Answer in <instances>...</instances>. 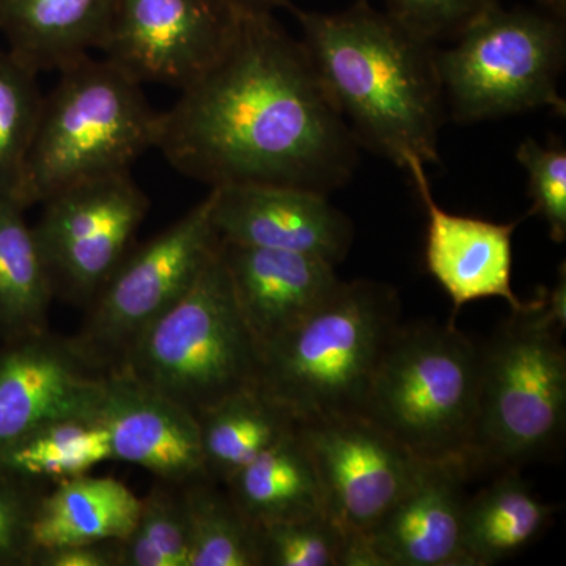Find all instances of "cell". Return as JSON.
<instances>
[{"label": "cell", "instance_id": "1", "mask_svg": "<svg viewBox=\"0 0 566 566\" xmlns=\"http://www.w3.org/2000/svg\"><path fill=\"white\" fill-rule=\"evenodd\" d=\"M357 145L303 41L273 13H243L222 57L159 112L155 148L210 188L263 182L327 196L352 178Z\"/></svg>", "mask_w": 566, "mask_h": 566}, {"label": "cell", "instance_id": "2", "mask_svg": "<svg viewBox=\"0 0 566 566\" xmlns=\"http://www.w3.org/2000/svg\"><path fill=\"white\" fill-rule=\"evenodd\" d=\"M324 87L359 144L403 167L438 163L444 98L433 46L357 0L340 13L290 7Z\"/></svg>", "mask_w": 566, "mask_h": 566}, {"label": "cell", "instance_id": "3", "mask_svg": "<svg viewBox=\"0 0 566 566\" xmlns=\"http://www.w3.org/2000/svg\"><path fill=\"white\" fill-rule=\"evenodd\" d=\"M400 312L398 294L386 283L338 282L304 322L264 346L256 389L296 423L364 416Z\"/></svg>", "mask_w": 566, "mask_h": 566}, {"label": "cell", "instance_id": "4", "mask_svg": "<svg viewBox=\"0 0 566 566\" xmlns=\"http://www.w3.org/2000/svg\"><path fill=\"white\" fill-rule=\"evenodd\" d=\"M144 85L91 55L61 70L44 96L17 199L40 205L66 186L126 172L158 137L159 112Z\"/></svg>", "mask_w": 566, "mask_h": 566}, {"label": "cell", "instance_id": "5", "mask_svg": "<svg viewBox=\"0 0 566 566\" xmlns=\"http://www.w3.org/2000/svg\"><path fill=\"white\" fill-rule=\"evenodd\" d=\"M482 346L457 329L398 327L376 368L364 416L424 461L475 465Z\"/></svg>", "mask_w": 566, "mask_h": 566}, {"label": "cell", "instance_id": "6", "mask_svg": "<svg viewBox=\"0 0 566 566\" xmlns=\"http://www.w3.org/2000/svg\"><path fill=\"white\" fill-rule=\"evenodd\" d=\"M260 360L218 245L180 300L134 342L118 371L199 417L256 389Z\"/></svg>", "mask_w": 566, "mask_h": 566}, {"label": "cell", "instance_id": "7", "mask_svg": "<svg viewBox=\"0 0 566 566\" xmlns=\"http://www.w3.org/2000/svg\"><path fill=\"white\" fill-rule=\"evenodd\" d=\"M564 331L543 294L482 346L475 465L516 469L560 446L566 427Z\"/></svg>", "mask_w": 566, "mask_h": 566}, {"label": "cell", "instance_id": "8", "mask_svg": "<svg viewBox=\"0 0 566 566\" xmlns=\"http://www.w3.org/2000/svg\"><path fill=\"white\" fill-rule=\"evenodd\" d=\"M436 54L442 98L458 122H479L549 107L566 114L558 93L565 65L564 20L501 3L457 33Z\"/></svg>", "mask_w": 566, "mask_h": 566}, {"label": "cell", "instance_id": "9", "mask_svg": "<svg viewBox=\"0 0 566 566\" xmlns=\"http://www.w3.org/2000/svg\"><path fill=\"white\" fill-rule=\"evenodd\" d=\"M219 245L211 222V193L174 226L129 251L88 304L70 337L76 352L103 375L120 370L140 334L180 300Z\"/></svg>", "mask_w": 566, "mask_h": 566}, {"label": "cell", "instance_id": "10", "mask_svg": "<svg viewBox=\"0 0 566 566\" xmlns=\"http://www.w3.org/2000/svg\"><path fill=\"white\" fill-rule=\"evenodd\" d=\"M32 227L55 297L88 307L132 251L150 200L129 170L66 186Z\"/></svg>", "mask_w": 566, "mask_h": 566}, {"label": "cell", "instance_id": "11", "mask_svg": "<svg viewBox=\"0 0 566 566\" xmlns=\"http://www.w3.org/2000/svg\"><path fill=\"white\" fill-rule=\"evenodd\" d=\"M241 17L223 0H117L99 51L140 85L181 92L222 57Z\"/></svg>", "mask_w": 566, "mask_h": 566}, {"label": "cell", "instance_id": "12", "mask_svg": "<svg viewBox=\"0 0 566 566\" xmlns=\"http://www.w3.org/2000/svg\"><path fill=\"white\" fill-rule=\"evenodd\" d=\"M296 428L322 483L327 517L346 538L367 539L423 460L365 416L312 420Z\"/></svg>", "mask_w": 566, "mask_h": 566}, {"label": "cell", "instance_id": "13", "mask_svg": "<svg viewBox=\"0 0 566 566\" xmlns=\"http://www.w3.org/2000/svg\"><path fill=\"white\" fill-rule=\"evenodd\" d=\"M210 193L212 227L227 243L307 253L334 266L352 248V222L324 193L263 182L218 186Z\"/></svg>", "mask_w": 566, "mask_h": 566}, {"label": "cell", "instance_id": "14", "mask_svg": "<svg viewBox=\"0 0 566 566\" xmlns=\"http://www.w3.org/2000/svg\"><path fill=\"white\" fill-rule=\"evenodd\" d=\"M104 379L70 337L46 331L7 342L0 349V450L51 420L95 415Z\"/></svg>", "mask_w": 566, "mask_h": 566}, {"label": "cell", "instance_id": "15", "mask_svg": "<svg viewBox=\"0 0 566 566\" xmlns=\"http://www.w3.org/2000/svg\"><path fill=\"white\" fill-rule=\"evenodd\" d=\"M422 159L406 158L403 169L415 181L428 214L424 264L453 303V319L468 303L501 297L521 314L534 307L512 289L513 233L523 219L497 223L452 214L436 203Z\"/></svg>", "mask_w": 566, "mask_h": 566}, {"label": "cell", "instance_id": "16", "mask_svg": "<svg viewBox=\"0 0 566 566\" xmlns=\"http://www.w3.org/2000/svg\"><path fill=\"white\" fill-rule=\"evenodd\" d=\"M96 415L109 434L112 461L139 465L167 485L207 479L199 420L166 395L117 371L104 379Z\"/></svg>", "mask_w": 566, "mask_h": 566}, {"label": "cell", "instance_id": "17", "mask_svg": "<svg viewBox=\"0 0 566 566\" xmlns=\"http://www.w3.org/2000/svg\"><path fill=\"white\" fill-rule=\"evenodd\" d=\"M463 461H422L411 485L367 535L379 566H469Z\"/></svg>", "mask_w": 566, "mask_h": 566}, {"label": "cell", "instance_id": "18", "mask_svg": "<svg viewBox=\"0 0 566 566\" xmlns=\"http://www.w3.org/2000/svg\"><path fill=\"white\" fill-rule=\"evenodd\" d=\"M219 249L234 300L260 349L304 322L340 282L334 264L307 253L221 240Z\"/></svg>", "mask_w": 566, "mask_h": 566}, {"label": "cell", "instance_id": "19", "mask_svg": "<svg viewBox=\"0 0 566 566\" xmlns=\"http://www.w3.org/2000/svg\"><path fill=\"white\" fill-rule=\"evenodd\" d=\"M117 0H0L9 52L33 73L61 71L99 51Z\"/></svg>", "mask_w": 566, "mask_h": 566}, {"label": "cell", "instance_id": "20", "mask_svg": "<svg viewBox=\"0 0 566 566\" xmlns=\"http://www.w3.org/2000/svg\"><path fill=\"white\" fill-rule=\"evenodd\" d=\"M223 485L256 527L327 516L322 483L296 427Z\"/></svg>", "mask_w": 566, "mask_h": 566}, {"label": "cell", "instance_id": "21", "mask_svg": "<svg viewBox=\"0 0 566 566\" xmlns=\"http://www.w3.org/2000/svg\"><path fill=\"white\" fill-rule=\"evenodd\" d=\"M140 497L112 476H76L44 493L33 521L36 549L76 543L120 542L136 526Z\"/></svg>", "mask_w": 566, "mask_h": 566}, {"label": "cell", "instance_id": "22", "mask_svg": "<svg viewBox=\"0 0 566 566\" xmlns=\"http://www.w3.org/2000/svg\"><path fill=\"white\" fill-rule=\"evenodd\" d=\"M553 506L510 469L465 501L463 551L469 566H488L515 556L549 524Z\"/></svg>", "mask_w": 566, "mask_h": 566}, {"label": "cell", "instance_id": "23", "mask_svg": "<svg viewBox=\"0 0 566 566\" xmlns=\"http://www.w3.org/2000/svg\"><path fill=\"white\" fill-rule=\"evenodd\" d=\"M24 212L13 196H0V337L6 342L46 333L55 297Z\"/></svg>", "mask_w": 566, "mask_h": 566}, {"label": "cell", "instance_id": "24", "mask_svg": "<svg viewBox=\"0 0 566 566\" xmlns=\"http://www.w3.org/2000/svg\"><path fill=\"white\" fill-rule=\"evenodd\" d=\"M197 420L205 472L222 485L296 427L293 417L259 389L233 395Z\"/></svg>", "mask_w": 566, "mask_h": 566}, {"label": "cell", "instance_id": "25", "mask_svg": "<svg viewBox=\"0 0 566 566\" xmlns=\"http://www.w3.org/2000/svg\"><path fill=\"white\" fill-rule=\"evenodd\" d=\"M112 461L109 434L98 415L51 420L0 450V469L40 483L66 482Z\"/></svg>", "mask_w": 566, "mask_h": 566}, {"label": "cell", "instance_id": "26", "mask_svg": "<svg viewBox=\"0 0 566 566\" xmlns=\"http://www.w3.org/2000/svg\"><path fill=\"white\" fill-rule=\"evenodd\" d=\"M200 479L180 486L188 520V566H263L260 527L243 515L229 491Z\"/></svg>", "mask_w": 566, "mask_h": 566}, {"label": "cell", "instance_id": "27", "mask_svg": "<svg viewBox=\"0 0 566 566\" xmlns=\"http://www.w3.org/2000/svg\"><path fill=\"white\" fill-rule=\"evenodd\" d=\"M36 76L9 51H0V196L17 199L20 189L43 106Z\"/></svg>", "mask_w": 566, "mask_h": 566}, {"label": "cell", "instance_id": "28", "mask_svg": "<svg viewBox=\"0 0 566 566\" xmlns=\"http://www.w3.org/2000/svg\"><path fill=\"white\" fill-rule=\"evenodd\" d=\"M188 520L180 486H153L136 526L118 542V566H188Z\"/></svg>", "mask_w": 566, "mask_h": 566}, {"label": "cell", "instance_id": "29", "mask_svg": "<svg viewBox=\"0 0 566 566\" xmlns=\"http://www.w3.org/2000/svg\"><path fill=\"white\" fill-rule=\"evenodd\" d=\"M348 542L324 515L260 527L263 566H344Z\"/></svg>", "mask_w": 566, "mask_h": 566}, {"label": "cell", "instance_id": "30", "mask_svg": "<svg viewBox=\"0 0 566 566\" xmlns=\"http://www.w3.org/2000/svg\"><path fill=\"white\" fill-rule=\"evenodd\" d=\"M516 159L528 174V216H542L554 243L566 240V148L562 140L543 147L534 139L521 142Z\"/></svg>", "mask_w": 566, "mask_h": 566}, {"label": "cell", "instance_id": "31", "mask_svg": "<svg viewBox=\"0 0 566 566\" xmlns=\"http://www.w3.org/2000/svg\"><path fill=\"white\" fill-rule=\"evenodd\" d=\"M44 483L0 469V566H31L32 528Z\"/></svg>", "mask_w": 566, "mask_h": 566}, {"label": "cell", "instance_id": "32", "mask_svg": "<svg viewBox=\"0 0 566 566\" xmlns=\"http://www.w3.org/2000/svg\"><path fill=\"white\" fill-rule=\"evenodd\" d=\"M501 0H387V13L416 36L433 43L455 35Z\"/></svg>", "mask_w": 566, "mask_h": 566}, {"label": "cell", "instance_id": "33", "mask_svg": "<svg viewBox=\"0 0 566 566\" xmlns=\"http://www.w3.org/2000/svg\"><path fill=\"white\" fill-rule=\"evenodd\" d=\"M31 566H118V542L109 539L36 549Z\"/></svg>", "mask_w": 566, "mask_h": 566}, {"label": "cell", "instance_id": "34", "mask_svg": "<svg viewBox=\"0 0 566 566\" xmlns=\"http://www.w3.org/2000/svg\"><path fill=\"white\" fill-rule=\"evenodd\" d=\"M241 13H273L277 9H290V0H223Z\"/></svg>", "mask_w": 566, "mask_h": 566}, {"label": "cell", "instance_id": "35", "mask_svg": "<svg viewBox=\"0 0 566 566\" xmlns=\"http://www.w3.org/2000/svg\"><path fill=\"white\" fill-rule=\"evenodd\" d=\"M538 3L547 11V13L560 18V20H565L566 0H538Z\"/></svg>", "mask_w": 566, "mask_h": 566}]
</instances>
